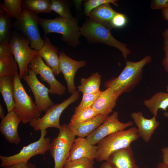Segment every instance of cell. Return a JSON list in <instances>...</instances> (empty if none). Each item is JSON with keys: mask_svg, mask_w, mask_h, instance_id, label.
<instances>
[{"mask_svg": "<svg viewBox=\"0 0 168 168\" xmlns=\"http://www.w3.org/2000/svg\"><path fill=\"white\" fill-rule=\"evenodd\" d=\"M119 113L114 111L106 121L86 137L87 141L91 145H95L107 136L118 131L133 126V122L129 121L123 123L118 118Z\"/></svg>", "mask_w": 168, "mask_h": 168, "instance_id": "11", "label": "cell"}, {"mask_svg": "<svg viewBox=\"0 0 168 168\" xmlns=\"http://www.w3.org/2000/svg\"><path fill=\"white\" fill-rule=\"evenodd\" d=\"M166 92L168 93V82L167 85L166 86Z\"/></svg>", "mask_w": 168, "mask_h": 168, "instance_id": "45", "label": "cell"}, {"mask_svg": "<svg viewBox=\"0 0 168 168\" xmlns=\"http://www.w3.org/2000/svg\"><path fill=\"white\" fill-rule=\"evenodd\" d=\"M40 131L39 139L26 146H23L18 153L9 156L0 155V167L2 168L19 162H27L31 158L35 155H44L49 150L51 140L49 137H45L47 133V129Z\"/></svg>", "mask_w": 168, "mask_h": 168, "instance_id": "8", "label": "cell"}, {"mask_svg": "<svg viewBox=\"0 0 168 168\" xmlns=\"http://www.w3.org/2000/svg\"><path fill=\"white\" fill-rule=\"evenodd\" d=\"M151 8L153 10H163L168 8V0H153L151 1Z\"/></svg>", "mask_w": 168, "mask_h": 168, "instance_id": "38", "label": "cell"}, {"mask_svg": "<svg viewBox=\"0 0 168 168\" xmlns=\"http://www.w3.org/2000/svg\"><path fill=\"white\" fill-rule=\"evenodd\" d=\"M156 168H168V165L163 162H160L157 164Z\"/></svg>", "mask_w": 168, "mask_h": 168, "instance_id": "44", "label": "cell"}, {"mask_svg": "<svg viewBox=\"0 0 168 168\" xmlns=\"http://www.w3.org/2000/svg\"><path fill=\"white\" fill-rule=\"evenodd\" d=\"M97 149V146L91 144L86 138L78 137L75 139L72 145L67 161L83 158L94 160L96 159Z\"/></svg>", "mask_w": 168, "mask_h": 168, "instance_id": "17", "label": "cell"}, {"mask_svg": "<svg viewBox=\"0 0 168 168\" xmlns=\"http://www.w3.org/2000/svg\"><path fill=\"white\" fill-rule=\"evenodd\" d=\"M51 5V0H21L22 9L29 10L37 14L51 12L52 11Z\"/></svg>", "mask_w": 168, "mask_h": 168, "instance_id": "26", "label": "cell"}, {"mask_svg": "<svg viewBox=\"0 0 168 168\" xmlns=\"http://www.w3.org/2000/svg\"><path fill=\"white\" fill-rule=\"evenodd\" d=\"M12 22L10 17L0 9V42H10Z\"/></svg>", "mask_w": 168, "mask_h": 168, "instance_id": "29", "label": "cell"}, {"mask_svg": "<svg viewBox=\"0 0 168 168\" xmlns=\"http://www.w3.org/2000/svg\"><path fill=\"white\" fill-rule=\"evenodd\" d=\"M101 91L89 94H83L82 99L78 105L75 108V113L92 107L99 96Z\"/></svg>", "mask_w": 168, "mask_h": 168, "instance_id": "32", "label": "cell"}, {"mask_svg": "<svg viewBox=\"0 0 168 168\" xmlns=\"http://www.w3.org/2000/svg\"><path fill=\"white\" fill-rule=\"evenodd\" d=\"M20 80L19 74L13 78L14 106L13 110L21 119L22 123L25 124L33 119L40 118L41 114L35 102L26 93Z\"/></svg>", "mask_w": 168, "mask_h": 168, "instance_id": "5", "label": "cell"}, {"mask_svg": "<svg viewBox=\"0 0 168 168\" xmlns=\"http://www.w3.org/2000/svg\"><path fill=\"white\" fill-rule=\"evenodd\" d=\"M40 18L37 14L22 9L19 19L12 22V27L30 41L31 48L37 50L40 49L44 44L39 29Z\"/></svg>", "mask_w": 168, "mask_h": 168, "instance_id": "7", "label": "cell"}, {"mask_svg": "<svg viewBox=\"0 0 168 168\" xmlns=\"http://www.w3.org/2000/svg\"><path fill=\"white\" fill-rule=\"evenodd\" d=\"M28 68L36 75H40L41 79L48 84L50 87L49 94L58 95L64 94L65 87L56 79L52 70L44 63L38 54L30 62Z\"/></svg>", "mask_w": 168, "mask_h": 168, "instance_id": "12", "label": "cell"}, {"mask_svg": "<svg viewBox=\"0 0 168 168\" xmlns=\"http://www.w3.org/2000/svg\"><path fill=\"white\" fill-rule=\"evenodd\" d=\"M52 11L57 13L59 17L70 20L75 18L70 11L69 5L67 1L51 0Z\"/></svg>", "mask_w": 168, "mask_h": 168, "instance_id": "30", "label": "cell"}, {"mask_svg": "<svg viewBox=\"0 0 168 168\" xmlns=\"http://www.w3.org/2000/svg\"><path fill=\"white\" fill-rule=\"evenodd\" d=\"M14 90L13 78L6 76L0 77V92L6 105L8 112L13 110L14 106Z\"/></svg>", "mask_w": 168, "mask_h": 168, "instance_id": "24", "label": "cell"}, {"mask_svg": "<svg viewBox=\"0 0 168 168\" xmlns=\"http://www.w3.org/2000/svg\"><path fill=\"white\" fill-rule=\"evenodd\" d=\"M21 122V119L13 110L7 112L1 119L0 132L9 143L18 145L21 142V140L18 132V126Z\"/></svg>", "mask_w": 168, "mask_h": 168, "instance_id": "15", "label": "cell"}, {"mask_svg": "<svg viewBox=\"0 0 168 168\" xmlns=\"http://www.w3.org/2000/svg\"><path fill=\"white\" fill-rule=\"evenodd\" d=\"M143 103L153 116H157L159 110L161 109L166 113L168 109V93L162 91L155 93L151 98L145 100Z\"/></svg>", "mask_w": 168, "mask_h": 168, "instance_id": "23", "label": "cell"}, {"mask_svg": "<svg viewBox=\"0 0 168 168\" xmlns=\"http://www.w3.org/2000/svg\"><path fill=\"white\" fill-rule=\"evenodd\" d=\"M152 60L151 56L147 55L138 62L127 60L125 66L119 75L105 81L104 86L121 95L131 92L141 81L143 68Z\"/></svg>", "mask_w": 168, "mask_h": 168, "instance_id": "1", "label": "cell"}, {"mask_svg": "<svg viewBox=\"0 0 168 168\" xmlns=\"http://www.w3.org/2000/svg\"><path fill=\"white\" fill-rule=\"evenodd\" d=\"M94 160L86 158L67 161L63 168H93L94 163Z\"/></svg>", "mask_w": 168, "mask_h": 168, "instance_id": "33", "label": "cell"}, {"mask_svg": "<svg viewBox=\"0 0 168 168\" xmlns=\"http://www.w3.org/2000/svg\"><path fill=\"white\" fill-rule=\"evenodd\" d=\"M105 3H112L118 6L117 1L116 0H89L84 3V13L89 16L90 12Z\"/></svg>", "mask_w": 168, "mask_h": 168, "instance_id": "34", "label": "cell"}, {"mask_svg": "<svg viewBox=\"0 0 168 168\" xmlns=\"http://www.w3.org/2000/svg\"><path fill=\"white\" fill-rule=\"evenodd\" d=\"M163 163L168 165V147H165L161 149Z\"/></svg>", "mask_w": 168, "mask_h": 168, "instance_id": "40", "label": "cell"}, {"mask_svg": "<svg viewBox=\"0 0 168 168\" xmlns=\"http://www.w3.org/2000/svg\"><path fill=\"white\" fill-rule=\"evenodd\" d=\"M106 161L111 168H139L135 163L131 146L112 153Z\"/></svg>", "mask_w": 168, "mask_h": 168, "instance_id": "19", "label": "cell"}, {"mask_svg": "<svg viewBox=\"0 0 168 168\" xmlns=\"http://www.w3.org/2000/svg\"><path fill=\"white\" fill-rule=\"evenodd\" d=\"M101 75L98 72L93 73L87 78H82L81 84L78 86V91L83 94L97 93L101 91L100 87L101 82Z\"/></svg>", "mask_w": 168, "mask_h": 168, "instance_id": "25", "label": "cell"}, {"mask_svg": "<svg viewBox=\"0 0 168 168\" xmlns=\"http://www.w3.org/2000/svg\"><path fill=\"white\" fill-rule=\"evenodd\" d=\"M78 91L72 94L60 104H54L45 112L41 118L32 120L29 123L35 131L54 128L59 129L61 127L59 119L63 111L70 104L76 101L79 97Z\"/></svg>", "mask_w": 168, "mask_h": 168, "instance_id": "10", "label": "cell"}, {"mask_svg": "<svg viewBox=\"0 0 168 168\" xmlns=\"http://www.w3.org/2000/svg\"><path fill=\"white\" fill-rule=\"evenodd\" d=\"M5 111L1 104H0V118L2 119L5 117Z\"/></svg>", "mask_w": 168, "mask_h": 168, "instance_id": "43", "label": "cell"}, {"mask_svg": "<svg viewBox=\"0 0 168 168\" xmlns=\"http://www.w3.org/2000/svg\"><path fill=\"white\" fill-rule=\"evenodd\" d=\"M75 136L68 124L61 125L57 137L51 142L49 151L54 160V168H63L68 157Z\"/></svg>", "mask_w": 168, "mask_h": 168, "instance_id": "9", "label": "cell"}, {"mask_svg": "<svg viewBox=\"0 0 168 168\" xmlns=\"http://www.w3.org/2000/svg\"><path fill=\"white\" fill-rule=\"evenodd\" d=\"M14 57L10 42H0V58Z\"/></svg>", "mask_w": 168, "mask_h": 168, "instance_id": "37", "label": "cell"}, {"mask_svg": "<svg viewBox=\"0 0 168 168\" xmlns=\"http://www.w3.org/2000/svg\"><path fill=\"white\" fill-rule=\"evenodd\" d=\"M100 168H111V167L109 163L106 161L101 164Z\"/></svg>", "mask_w": 168, "mask_h": 168, "instance_id": "42", "label": "cell"}, {"mask_svg": "<svg viewBox=\"0 0 168 168\" xmlns=\"http://www.w3.org/2000/svg\"><path fill=\"white\" fill-rule=\"evenodd\" d=\"M44 44L38 51V55L45 61L46 64L53 70L54 75L60 72L59 69L58 48L54 46L47 36L44 37Z\"/></svg>", "mask_w": 168, "mask_h": 168, "instance_id": "20", "label": "cell"}, {"mask_svg": "<svg viewBox=\"0 0 168 168\" xmlns=\"http://www.w3.org/2000/svg\"><path fill=\"white\" fill-rule=\"evenodd\" d=\"M39 25L44 31V37L54 33L62 35V40L68 45L75 47L80 43L79 39L81 35L78 21L73 20L56 17L54 19L40 18Z\"/></svg>", "mask_w": 168, "mask_h": 168, "instance_id": "2", "label": "cell"}, {"mask_svg": "<svg viewBox=\"0 0 168 168\" xmlns=\"http://www.w3.org/2000/svg\"><path fill=\"white\" fill-rule=\"evenodd\" d=\"M0 7L10 17L17 20L22 10L21 0H4L2 3H0Z\"/></svg>", "mask_w": 168, "mask_h": 168, "instance_id": "28", "label": "cell"}, {"mask_svg": "<svg viewBox=\"0 0 168 168\" xmlns=\"http://www.w3.org/2000/svg\"><path fill=\"white\" fill-rule=\"evenodd\" d=\"M161 13L163 18L168 21V8L162 10Z\"/></svg>", "mask_w": 168, "mask_h": 168, "instance_id": "41", "label": "cell"}, {"mask_svg": "<svg viewBox=\"0 0 168 168\" xmlns=\"http://www.w3.org/2000/svg\"><path fill=\"white\" fill-rule=\"evenodd\" d=\"M97 115L92 107H88L75 113L69 124H73L84 122L91 119Z\"/></svg>", "mask_w": 168, "mask_h": 168, "instance_id": "31", "label": "cell"}, {"mask_svg": "<svg viewBox=\"0 0 168 168\" xmlns=\"http://www.w3.org/2000/svg\"><path fill=\"white\" fill-rule=\"evenodd\" d=\"M109 116L98 114L88 121L73 124H69L68 125L75 136L84 138L88 136L104 122Z\"/></svg>", "mask_w": 168, "mask_h": 168, "instance_id": "21", "label": "cell"}, {"mask_svg": "<svg viewBox=\"0 0 168 168\" xmlns=\"http://www.w3.org/2000/svg\"><path fill=\"white\" fill-rule=\"evenodd\" d=\"M80 30L81 35L90 43H100L118 49L127 61L128 56L131 52L130 49L126 44L114 37L110 29L89 18L80 27Z\"/></svg>", "mask_w": 168, "mask_h": 168, "instance_id": "3", "label": "cell"}, {"mask_svg": "<svg viewBox=\"0 0 168 168\" xmlns=\"http://www.w3.org/2000/svg\"><path fill=\"white\" fill-rule=\"evenodd\" d=\"M10 44L18 66L20 79L28 73V66L38 54V50L31 48L30 41L20 32L14 30L12 31Z\"/></svg>", "mask_w": 168, "mask_h": 168, "instance_id": "6", "label": "cell"}, {"mask_svg": "<svg viewBox=\"0 0 168 168\" xmlns=\"http://www.w3.org/2000/svg\"><path fill=\"white\" fill-rule=\"evenodd\" d=\"M117 12L111 7L110 3H105L91 11L89 17L93 21L111 30V21Z\"/></svg>", "mask_w": 168, "mask_h": 168, "instance_id": "22", "label": "cell"}, {"mask_svg": "<svg viewBox=\"0 0 168 168\" xmlns=\"http://www.w3.org/2000/svg\"><path fill=\"white\" fill-rule=\"evenodd\" d=\"M163 38V49L165 54L162 61V65L168 74V28H166L162 33Z\"/></svg>", "mask_w": 168, "mask_h": 168, "instance_id": "36", "label": "cell"}, {"mask_svg": "<svg viewBox=\"0 0 168 168\" xmlns=\"http://www.w3.org/2000/svg\"><path fill=\"white\" fill-rule=\"evenodd\" d=\"M133 122L138 127V134L146 143L149 142L160 123L153 116L151 119L146 118L141 111L133 112L130 114Z\"/></svg>", "mask_w": 168, "mask_h": 168, "instance_id": "16", "label": "cell"}, {"mask_svg": "<svg viewBox=\"0 0 168 168\" xmlns=\"http://www.w3.org/2000/svg\"><path fill=\"white\" fill-rule=\"evenodd\" d=\"M127 21V18L124 14L117 12L111 21V28L112 29L123 27L126 25Z\"/></svg>", "mask_w": 168, "mask_h": 168, "instance_id": "35", "label": "cell"}, {"mask_svg": "<svg viewBox=\"0 0 168 168\" xmlns=\"http://www.w3.org/2000/svg\"><path fill=\"white\" fill-rule=\"evenodd\" d=\"M36 75L32 70L29 69L28 74L24 76L22 79L31 90L35 98V102L41 114L54 104L49 96V89L38 80Z\"/></svg>", "mask_w": 168, "mask_h": 168, "instance_id": "13", "label": "cell"}, {"mask_svg": "<svg viewBox=\"0 0 168 168\" xmlns=\"http://www.w3.org/2000/svg\"><path fill=\"white\" fill-rule=\"evenodd\" d=\"M144 168H147V167H145Z\"/></svg>", "mask_w": 168, "mask_h": 168, "instance_id": "46", "label": "cell"}, {"mask_svg": "<svg viewBox=\"0 0 168 168\" xmlns=\"http://www.w3.org/2000/svg\"><path fill=\"white\" fill-rule=\"evenodd\" d=\"M59 69L63 75L70 94L77 91L74 77L77 71L87 64L85 61H76L66 55L62 51L59 53Z\"/></svg>", "mask_w": 168, "mask_h": 168, "instance_id": "14", "label": "cell"}, {"mask_svg": "<svg viewBox=\"0 0 168 168\" xmlns=\"http://www.w3.org/2000/svg\"><path fill=\"white\" fill-rule=\"evenodd\" d=\"M17 64L13 57L0 58V77L6 76L13 78L19 74Z\"/></svg>", "mask_w": 168, "mask_h": 168, "instance_id": "27", "label": "cell"}, {"mask_svg": "<svg viewBox=\"0 0 168 168\" xmlns=\"http://www.w3.org/2000/svg\"><path fill=\"white\" fill-rule=\"evenodd\" d=\"M140 138L138 129L133 127L113 133L104 138L98 144L96 159L99 162L107 161L112 153L130 146Z\"/></svg>", "mask_w": 168, "mask_h": 168, "instance_id": "4", "label": "cell"}, {"mask_svg": "<svg viewBox=\"0 0 168 168\" xmlns=\"http://www.w3.org/2000/svg\"><path fill=\"white\" fill-rule=\"evenodd\" d=\"M2 168H36V167L33 163L22 162L15 163Z\"/></svg>", "mask_w": 168, "mask_h": 168, "instance_id": "39", "label": "cell"}, {"mask_svg": "<svg viewBox=\"0 0 168 168\" xmlns=\"http://www.w3.org/2000/svg\"><path fill=\"white\" fill-rule=\"evenodd\" d=\"M121 95L109 88L101 91L97 100L92 106L97 114L109 116L116 105L117 100Z\"/></svg>", "mask_w": 168, "mask_h": 168, "instance_id": "18", "label": "cell"}]
</instances>
